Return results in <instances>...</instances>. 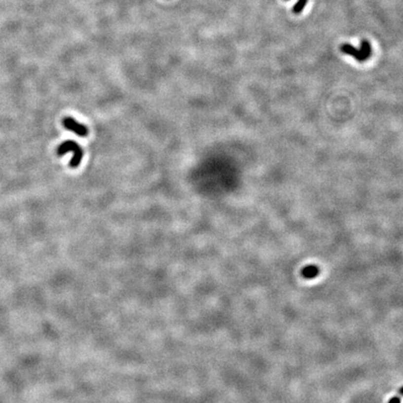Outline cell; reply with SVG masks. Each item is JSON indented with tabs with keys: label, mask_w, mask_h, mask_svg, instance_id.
I'll return each instance as SVG.
<instances>
[{
	"label": "cell",
	"mask_w": 403,
	"mask_h": 403,
	"mask_svg": "<svg viewBox=\"0 0 403 403\" xmlns=\"http://www.w3.org/2000/svg\"><path fill=\"white\" fill-rule=\"evenodd\" d=\"M63 125L67 130H69V131L75 133L77 136L80 137V138H85L88 135V128L86 127V125L77 122V120H75L74 118H72V117L64 118Z\"/></svg>",
	"instance_id": "3"
},
{
	"label": "cell",
	"mask_w": 403,
	"mask_h": 403,
	"mask_svg": "<svg viewBox=\"0 0 403 403\" xmlns=\"http://www.w3.org/2000/svg\"><path fill=\"white\" fill-rule=\"evenodd\" d=\"M341 51L347 55L353 56L356 60L361 63L368 60L371 55V47L369 41L367 40H362L360 50L356 49L354 46L348 43H344L341 45Z\"/></svg>",
	"instance_id": "2"
},
{
	"label": "cell",
	"mask_w": 403,
	"mask_h": 403,
	"mask_svg": "<svg viewBox=\"0 0 403 403\" xmlns=\"http://www.w3.org/2000/svg\"><path fill=\"white\" fill-rule=\"evenodd\" d=\"M318 274V267H316V266H308V267L304 268V270H303V275L305 277H308V278L315 277Z\"/></svg>",
	"instance_id": "4"
},
{
	"label": "cell",
	"mask_w": 403,
	"mask_h": 403,
	"mask_svg": "<svg viewBox=\"0 0 403 403\" xmlns=\"http://www.w3.org/2000/svg\"><path fill=\"white\" fill-rule=\"evenodd\" d=\"M69 152L73 153V157L70 161V166L72 168H76L82 161L83 149L74 140H66L58 147L57 154L58 156H63Z\"/></svg>",
	"instance_id": "1"
},
{
	"label": "cell",
	"mask_w": 403,
	"mask_h": 403,
	"mask_svg": "<svg viewBox=\"0 0 403 403\" xmlns=\"http://www.w3.org/2000/svg\"><path fill=\"white\" fill-rule=\"evenodd\" d=\"M307 2H308V0H298V2L296 3V5L293 8V12L296 13V14L300 13L304 9V7L306 6Z\"/></svg>",
	"instance_id": "5"
}]
</instances>
